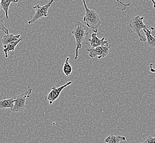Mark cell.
Here are the masks:
<instances>
[{
	"label": "cell",
	"instance_id": "obj_10",
	"mask_svg": "<svg viewBox=\"0 0 155 143\" xmlns=\"http://www.w3.org/2000/svg\"><path fill=\"white\" fill-rule=\"evenodd\" d=\"M22 40H23V38H21L19 40L17 41V42H12L9 43V44H7L6 46H3V51L4 52V53H5V56L6 58H7L8 56V54L9 52H10V51H12V52L15 51L16 46L18 45V44L20 42L22 41Z\"/></svg>",
	"mask_w": 155,
	"mask_h": 143
},
{
	"label": "cell",
	"instance_id": "obj_16",
	"mask_svg": "<svg viewBox=\"0 0 155 143\" xmlns=\"http://www.w3.org/2000/svg\"><path fill=\"white\" fill-rule=\"evenodd\" d=\"M0 30L2 31L6 34H9L8 29H7L6 27L5 26V25H4L3 21L1 20V19H0Z\"/></svg>",
	"mask_w": 155,
	"mask_h": 143
},
{
	"label": "cell",
	"instance_id": "obj_20",
	"mask_svg": "<svg viewBox=\"0 0 155 143\" xmlns=\"http://www.w3.org/2000/svg\"><path fill=\"white\" fill-rule=\"evenodd\" d=\"M1 0H0V10H1Z\"/></svg>",
	"mask_w": 155,
	"mask_h": 143
},
{
	"label": "cell",
	"instance_id": "obj_18",
	"mask_svg": "<svg viewBox=\"0 0 155 143\" xmlns=\"http://www.w3.org/2000/svg\"><path fill=\"white\" fill-rule=\"evenodd\" d=\"M150 34L153 38L155 39V27H151V30H150Z\"/></svg>",
	"mask_w": 155,
	"mask_h": 143
},
{
	"label": "cell",
	"instance_id": "obj_8",
	"mask_svg": "<svg viewBox=\"0 0 155 143\" xmlns=\"http://www.w3.org/2000/svg\"><path fill=\"white\" fill-rule=\"evenodd\" d=\"M90 45L92 47L91 48H97L100 46L106 45L108 42L105 40V37H103L102 39H99L97 36L96 33H93L91 34V38L89 39Z\"/></svg>",
	"mask_w": 155,
	"mask_h": 143
},
{
	"label": "cell",
	"instance_id": "obj_19",
	"mask_svg": "<svg viewBox=\"0 0 155 143\" xmlns=\"http://www.w3.org/2000/svg\"><path fill=\"white\" fill-rule=\"evenodd\" d=\"M152 66H153V64L151 63L150 65V71L151 72H152V73H155V69L153 68Z\"/></svg>",
	"mask_w": 155,
	"mask_h": 143
},
{
	"label": "cell",
	"instance_id": "obj_5",
	"mask_svg": "<svg viewBox=\"0 0 155 143\" xmlns=\"http://www.w3.org/2000/svg\"><path fill=\"white\" fill-rule=\"evenodd\" d=\"M28 88L29 89L24 94L18 96L16 98H15V105L12 110L13 112H22L24 110L25 107L26 100L30 97L33 91V89L29 87Z\"/></svg>",
	"mask_w": 155,
	"mask_h": 143
},
{
	"label": "cell",
	"instance_id": "obj_2",
	"mask_svg": "<svg viewBox=\"0 0 155 143\" xmlns=\"http://www.w3.org/2000/svg\"><path fill=\"white\" fill-rule=\"evenodd\" d=\"M83 2L85 10V15L83 18L84 22L86 26L91 28L94 33L97 34L98 28L101 24L99 15L95 11L89 9L87 7L86 2L84 0L83 1Z\"/></svg>",
	"mask_w": 155,
	"mask_h": 143
},
{
	"label": "cell",
	"instance_id": "obj_17",
	"mask_svg": "<svg viewBox=\"0 0 155 143\" xmlns=\"http://www.w3.org/2000/svg\"><path fill=\"white\" fill-rule=\"evenodd\" d=\"M155 143V138L152 136H149L143 143Z\"/></svg>",
	"mask_w": 155,
	"mask_h": 143
},
{
	"label": "cell",
	"instance_id": "obj_11",
	"mask_svg": "<svg viewBox=\"0 0 155 143\" xmlns=\"http://www.w3.org/2000/svg\"><path fill=\"white\" fill-rule=\"evenodd\" d=\"M126 140L127 139L124 136L116 135L111 134L104 139V142L106 143H119L122 141H124Z\"/></svg>",
	"mask_w": 155,
	"mask_h": 143
},
{
	"label": "cell",
	"instance_id": "obj_13",
	"mask_svg": "<svg viewBox=\"0 0 155 143\" xmlns=\"http://www.w3.org/2000/svg\"><path fill=\"white\" fill-rule=\"evenodd\" d=\"M18 2V0H17V1H15V0H1V8H2L4 11L7 19L9 18L8 11H9V6L11 5V3L12 2L17 3Z\"/></svg>",
	"mask_w": 155,
	"mask_h": 143
},
{
	"label": "cell",
	"instance_id": "obj_15",
	"mask_svg": "<svg viewBox=\"0 0 155 143\" xmlns=\"http://www.w3.org/2000/svg\"><path fill=\"white\" fill-rule=\"evenodd\" d=\"M143 30L146 36V42L150 48H155V39L151 35L150 30L149 29H143Z\"/></svg>",
	"mask_w": 155,
	"mask_h": 143
},
{
	"label": "cell",
	"instance_id": "obj_1",
	"mask_svg": "<svg viewBox=\"0 0 155 143\" xmlns=\"http://www.w3.org/2000/svg\"><path fill=\"white\" fill-rule=\"evenodd\" d=\"M72 33L74 36L76 43L75 59L77 60L79 56V50L81 48L82 43L85 38L89 35V28L82 22L79 21L75 24Z\"/></svg>",
	"mask_w": 155,
	"mask_h": 143
},
{
	"label": "cell",
	"instance_id": "obj_3",
	"mask_svg": "<svg viewBox=\"0 0 155 143\" xmlns=\"http://www.w3.org/2000/svg\"><path fill=\"white\" fill-rule=\"evenodd\" d=\"M143 17H140V15H137L132 18L129 23V27L131 28V30L134 32L138 36L140 41L142 42H146V38L141 34V30L149 29L146 24L143 23Z\"/></svg>",
	"mask_w": 155,
	"mask_h": 143
},
{
	"label": "cell",
	"instance_id": "obj_6",
	"mask_svg": "<svg viewBox=\"0 0 155 143\" xmlns=\"http://www.w3.org/2000/svg\"><path fill=\"white\" fill-rule=\"evenodd\" d=\"M110 45L108 43L106 45L98 46L97 48H87V51L89 52V56L91 58H97L101 59L105 58L109 54Z\"/></svg>",
	"mask_w": 155,
	"mask_h": 143
},
{
	"label": "cell",
	"instance_id": "obj_7",
	"mask_svg": "<svg viewBox=\"0 0 155 143\" xmlns=\"http://www.w3.org/2000/svg\"><path fill=\"white\" fill-rule=\"evenodd\" d=\"M72 84V81H69L68 82H67L64 85H63L61 87H58V88L54 87H52L51 91L48 94L47 98H46L47 100L49 102V104L50 105L54 103V102L55 101L57 98H59L60 94L62 91L64 89V88H66V87L71 85Z\"/></svg>",
	"mask_w": 155,
	"mask_h": 143
},
{
	"label": "cell",
	"instance_id": "obj_12",
	"mask_svg": "<svg viewBox=\"0 0 155 143\" xmlns=\"http://www.w3.org/2000/svg\"><path fill=\"white\" fill-rule=\"evenodd\" d=\"M15 105V98H11L0 100V109L9 108L12 110Z\"/></svg>",
	"mask_w": 155,
	"mask_h": 143
},
{
	"label": "cell",
	"instance_id": "obj_9",
	"mask_svg": "<svg viewBox=\"0 0 155 143\" xmlns=\"http://www.w3.org/2000/svg\"><path fill=\"white\" fill-rule=\"evenodd\" d=\"M21 34H18L15 35L14 34H5L3 36L2 38L1 39V42L3 46L8 44L12 42H17L21 38Z\"/></svg>",
	"mask_w": 155,
	"mask_h": 143
},
{
	"label": "cell",
	"instance_id": "obj_14",
	"mask_svg": "<svg viewBox=\"0 0 155 143\" xmlns=\"http://www.w3.org/2000/svg\"><path fill=\"white\" fill-rule=\"evenodd\" d=\"M69 57H66L65 62L63 66V72L64 75L67 77H69L73 71L72 66L70 64V63L69 62Z\"/></svg>",
	"mask_w": 155,
	"mask_h": 143
},
{
	"label": "cell",
	"instance_id": "obj_4",
	"mask_svg": "<svg viewBox=\"0 0 155 143\" xmlns=\"http://www.w3.org/2000/svg\"><path fill=\"white\" fill-rule=\"evenodd\" d=\"M54 0H52L44 6H40L39 5H36L35 6H33V8L35 10L36 12L35 15H34L33 19L28 22V24H33L41 18L48 17V9L50 8L52 3H54Z\"/></svg>",
	"mask_w": 155,
	"mask_h": 143
}]
</instances>
